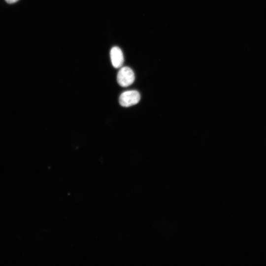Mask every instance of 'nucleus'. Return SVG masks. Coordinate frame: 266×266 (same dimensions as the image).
Returning <instances> with one entry per match:
<instances>
[{"label":"nucleus","instance_id":"nucleus-1","mask_svg":"<svg viewBox=\"0 0 266 266\" xmlns=\"http://www.w3.org/2000/svg\"><path fill=\"white\" fill-rule=\"evenodd\" d=\"M134 79L133 70L128 66L121 67L117 73V82L122 87H126L131 85L134 82Z\"/></svg>","mask_w":266,"mask_h":266},{"label":"nucleus","instance_id":"nucleus-2","mask_svg":"<svg viewBox=\"0 0 266 266\" xmlns=\"http://www.w3.org/2000/svg\"><path fill=\"white\" fill-rule=\"evenodd\" d=\"M140 95L136 90H130L122 93L119 97V103L124 107H129L137 104L140 100Z\"/></svg>","mask_w":266,"mask_h":266},{"label":"nucleus","instance_id":"nucleus-4","mask_svg":"<svg viewBox=\"0 0 266 266\" xmlns=\"http://www.w3.org/2000/svg\"><path fill=\"white\" fill-rule=\"evenodd\" d=\"M5 0L8 3H13L18 1L19 0Z\"/></svg>","mask_w":266,"mask_h":266},{"label":"nucleus","instance_id":"nucleus-3","mask_svg":"<svg viewBox=\"0 0 266 266\" xmlns=\"http://www.w3.org/2000/svg\"><path fill=\"white\" fill-rule=\"evenodd\" d=\"M110 56L112 64L115 68H118L122 66L124 63V56L119 47H112L110 52Z\"/></svg>","mask_w":266,"mask_h":266}]
</instances>
